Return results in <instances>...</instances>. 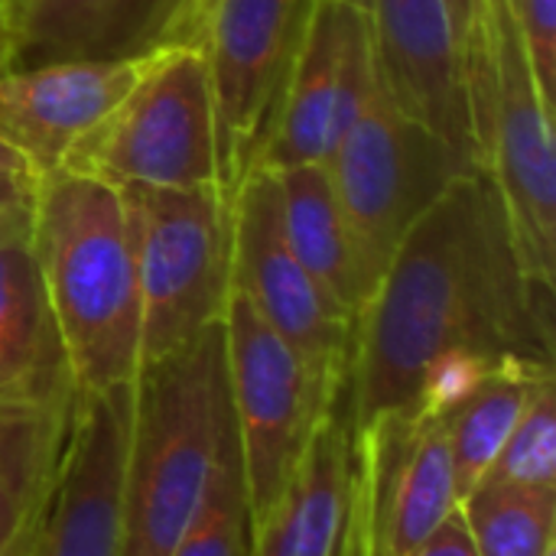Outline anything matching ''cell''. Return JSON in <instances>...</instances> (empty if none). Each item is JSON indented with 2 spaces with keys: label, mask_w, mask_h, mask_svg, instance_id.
Here are the masks:
<instances>
[{
  "label": "cell",
  "mask_w": 556,
  "mask_h": 556,
  "mask_svg": "<svg viewBox=\"0 0 556 556\" xmlns=\"http://www.w3.org/2000/svg\"><path fill=\"white\" fill-rule=\"evenodd\" d=\"M554 368V290L515 254L482 173L459 176L407 231L355 323L342 407L352 433L381 414H446L498 365Z\"/></svg>",
  "instance_id": "cell-1"
},
{
  "label": "cell",
  "mask_w": 556,
  "mask_h": 556,
  "mask_svg": "<svg viewBox=\"0 0 556 556\" xmlns=\"http://www.w3.org/2000/svg\"><path fill=\"white\" fill-rule=\"evenodd\" d=\"M29 251L78 391L134 384L140 287L121 192L68 169L33 179Z\"/></svg>",
  "instance_id": "cell-2"
},
{
  "label": "cell",
  "mask_w": 556,
  "mask_h": 556,
  "mask_svg": "<svg viewBox=\"0 0 556 556\" xmlns=\"http://www.w3.org/2000/svg\"><path fill=\"white\" fill-rule=\"evenodd\" d=\"M235 433L222 323L140 365L124 463L121 556H169Z\"/></svg>",
  "instance_id": "cell-3"
},
{
  "label": "cell",
  "mask_w": 556,
  "mask_h": 556,
  "mask_svg": "<svg viewBox=\"0 0 556 556\" xmlns=\"http://www.w3.org/2000/svg\"><path fill=\"white\" fill-rule=\"evenodd\" d=\"M469 127L479 173L489 176L521 270L556 283L554 108L541 98L525 39L505 0H485L482 29L463 52Z\"/></svg>",
  "instance_id": "cell-4"
},
{
  "label": "cell",
  "mask_w": 556,
  "mask_h": 556,
  "mask_svg": "<svg viewBox=\"0 0 556 556\" xmlns=\"http://www.w3.org/2000/svg\"><path fill=\"white\" fill-rule=\"evenodd\" d=\"M326 173L355 241L371 296L407 231L466 173H479L456 147L397 108L381 72Z\"/></svg>",
  "instance_id": "cell-5"
},
{
  "label": "cell",
  "mask_w": 556,
  "mask_h": 556,
  "mask_svg": "<svg viewBox=\"0 0 556 556\" xmlns=\"http://www.w3.org/2000/svg\"><path fill=\"white\" fill-rule=\"evenodd\" d=\"M140 287V365L222 323L231 296V205L218 186L117 189Z\"/></svg>",
  "instance_id": "cell-6"
},
{
  "label": "cell",
  "mask_w": 556,
  "mask_h": 556,
  "mask_svg": "<svg viewBox=\"0 0 556 556\" xmlns=\"http://www.w3.org/2000/svg\"><path fill=\"white\" fill-rule=\"evenodd\" d=\"M59 169L111 189L218 186L208 72L199 46H153L134 88L62 160Z\"/></svg>",
  "instance_id": "cell-7"
},
{
  "label": "cell",
  "mask_w": 556,
  "mask_h": 556,
  "mask_svg": "<svg viewBox=\"0 0 556 556\" xmlns=\"http://www.w3.org/2000/svg\"><path fill=\"white\" fill-rule=\"evenodd\" d=\"M313 0H212L189 46L202 49L215 121L218 192L231 205L270 140Z\"/></svg>",
  "instance_id": "cell-8"
},
{
  "label": "cell",
  "mask_w": 556,
  "mask_h": 556,
  "mask_svg": "<svg viewBox=\"0 0 556 556\" xmlns=\"http://www.w3.org/2000/svg\"><path fill=\"white\" fill-rule=\"evenodd\" d=\"M222 329L228 397L257 525L290 485L316 427L342 394L329 391L238 290L225 303Z\"/></svg>",
  "instance_id": "cell-9"
},
{
  "label": "cell",
  "mask_w": 556,
  "mask_h": 556,
  "mask_svg": "<svg viewBox=\"0 0 556 556\" xmlns=\"http://www.w3.org/2000/svg\"><path fill=\"white\" fill-rule=\"evenodd\" d=\"M231 290L329 391L342 394L355 319L290 251L280 222V186L270 169H254L231 202Z\"/></svg>",
  "instance_id": "cell-10"
},
{
  "label": "cell",
  "mask_w": 556,
  "mask_h": 556,
  "mask_svg": "<svg viewBox=\"0 0 556 556\" xmlns=\"http://www.w3.org/2000/svg\"><path fill=\"white\" fill-rule=\"evenodd\" d=\"M355 437L345 556H407L459 508L443 417L424 407L371 420Z\"/></svg>",
  "instance_id": "cell-11"
},
{
  "label": "cell",
  "mask_w": 556,
  "mask_h": 556,
  "mask_svg": "<svg viewBox=\"0 0 556 556\" xmlns=\"http://www.w3.org/2000/svg\"><path fill=\"white\" fill-rule=\"evenodd\" d=\"M134 384L78 391L26 556H121Z\"/></svg>",
  "instance_id": "cell-12"
},
{
  "label": "cell",
  "mask_w": 556,
  "mask_h": 556,
  "mask_svg": "<svg viewBox=\"0 0 556 556\" xmlns=\"http://www.w3.org/2000/svg\"><path fill=\"white\" fill-rule=\"evenodd\" d=\"M378 78L371 29L349 0H313L280 114L257 169L326 163Z\"/></svg>",
  "instance_id": "cell-13"
},
{
  "label": "cell",
  "mask_w": 556,
  "mask_h": 556,
  "mask_svg": "<svg viewBox=\"0 0 556 556\" xmlns=\"http://www.w3.org/2000/svg\"><path fill=\"white\" fill-rule=\"evenodd\" d=\"M147 59L150 49L0 72V143L33 176L59 169L68 150L134 88Z\"/></svg>",
  "instance_id": "cell-14"
},
{
  "label": "cell",
  "mask_w": 556,
  "mask_h": 556,
  "mask_svg": "<svg viewBox=\"0 0 556 556\" xmlns=\"http://www.w3.org/2000/svg\"><path fill=\"white\" fill-rule=\"evenodd\" d=\"M362 7L384 88L401 111L427 124L469 163L476 143L469 127L459 46L443 0H349ZM479 166V163H476Z\"/></svg>",
  "instance_id": "cell-15"
},
{
  "label": "cell",
  "mask_w": 556,
  "mask_h": 556,
  "mask_svg": "<svg viewBox=\"0 0 556 556\" xmlns=\"http://www.w3.org/2000/svg\"><path fill=\"white\" fill-rule=\"evenodd\" d=\"M75 394L72 365L29 251L26 202L0 231V410H65Z\"/></svg>",
  "instance_id": "cell-16"
},
{
  "label": "cell",
  "mask_w": 556,
  "mask_h": 556,
  "mask_svg": "<svg viewBox=\"0 0 556 556\" xmlns=\"http://www.w3.org/2000/svg\"><path fill=\"white\" fill-rule=\"evenodd\" d=\"M173 0H0V72L153 49Z\"/></svg>",
  "instance_id": "cell-17"
},
{
  "label": "cell",
  "mask_w": 556,
  "mask_h": 556,
  "mask_svg": "<svg viewBox=\"0 0 556 556\" xmlns=\"http://www.w3.org/2000/svg\"><path fill=\"white\" fill-rule=\"evenodd\" d=\"M355 495V437L342 397L316 427L290 485L254 525V556H345Z\"/></svg>",
  "instance_id": "cell-18"
},
{
  "label": "cell",
  "mask_w": 556,
  "mask_h": 556,
  "mask_svg": "<svg viewBox=\"0 0 556 556\" xmlns=\"http://www.w3.org/2000/svg\"><path fill=\"white\" fill-rule=\"evenodd\" d=\"M283 238L296 261L336 296V303L358 323L371 303V283L365 280L355 241L332 192L323 163H303L277 173Z\"/></svg>",
  "instance_id": "cell-19"
},
{
  "label": "cell",
  "mask_w": 556,
  "mask_h": 556,
  "mask_svg": "<svg viewBox=\"0 0 556 556\" xmlns=\"http://www.w3.org/2000/svg\"><path fill=\"white\" fill-rule=\"evenodd\" d=\"M547 378H554V368L521 362L498 365L482 375L476 388L443 414L459 502L482 482L511 427Z\"/></svg>",
  "instance_id": "cell-20"
},
{
  "label": "cell",
  "mask_w": 556,
  "mask_h": 556,
  "mask_svg": "<svg viewBox=\"0 0 556 556\" xmlns=\"http://www.w3.org/2000/svg\"><path fill=\"white\" fill-rule=\"evenodd\" d=\"M65 424L68 407L0 410V556L46 502L59 466Z\"/></svg>",
  "instance_id": "cell-21"
},
{
  "label": "cell",
  "mask_w": 556,
  "mask_h": 556,
  "mask_svg": "<svg viewBox=\"0 0 556 556\" xmlns=\"http://www.w3.org/2000/svg\"><path fill=\"white\" fill-rule=\"evenodd\" d=\"M459 511L479 556H551L556 551V489L476 485Z\"/></svg>",
  "instance_id": "cell-22"
},
{
  "label": "cell",
  "mask_w": 556,
  "mask_h": 556,
  "mask_svg": "<svg viewBox=\"0 0 556 556\" xmlns=\"http://www.w3.org/2000/svg\"><path fill=\"white\" fill-rule=\"evenodd\" d=\"M169 556H254V518L238 433L225 446L189 528L179 534Z\"/></svg>",
  "instance_id": "cell-23"
},
{
  "label": "cell",
  "mask_w": 556,
  "mask_h": 556,
  "mask_svg": "<svg viewBox=\"0 0 556 556\" xmlns=\"http://www.w3.org/2000/svg\"><path fill=\"white\" fill-rule=\"evenodd\" d=\"M479 485H528V489H556V384L547 378L518 424L511 427L508 440L502 443L498 456L492 459L489 472Z\"/></svg>",
  "instance_id": "cell-24"
},
{
  "label": "cell",
  "mask_w": 556,
  "mask_h": 556,
  "mask_svg": "<svg viewBox=\"0 0 556 556\" xmlns=\"http://www.w3.org/2000/svg\"><path fill=\"white\" fill-rule=\"evenodd\" d=\"M525 39L541 98L554 108L556 81V0H505Z\"/></svg>",
  "instance_id": "cell-25"
},
{
  "label": "cell",
  "mask_w": 556,
  "mask_h": 556,
  "mask_svg": "<svg viewBox=\"0 0 556 556\" xmlns=\"http://www.w3.org/2000/svg\"><path fill=\"white\" fill-rule=\"evenodd\" d=\"M407 556H479V551L472 544V534L466 528L463 511L456 508L453 515H446Z\"/></svg>",
  "instance_id": "cell-26"
},
{
  "label": "cell",
  "mask_w": 556,
  "mask_h": 556,
  "mask_svg": "<svg viewBox=\"0 0 556 556\" xmlns=\"http://www.w3.org/2000/svg\"><path fill=\"white\" fill-rule=\"evenodd\" d=\"M208 3L212 0H179L173 7V13L166 16V23H163V29H160L153 46H179V42L189 46L192 33H195V26H199V20H202Z\"/></svg>",
  "instance_id": "cell-27"
},
{
  "label": "cell",
  "mask_w": 556,
  "mask_h": 556,
  "mask_svg": "<svg viewBox=\"0 0 556 556\" xmlns=\"http://www.w3.org/2000/svg\"><path fill=\"white\" fill-rule=\"evenodd\" d=\"M443 3H446L450 23H453L456 46H459V62H463L466 46H469V42H472V36L482 29V20H485V0H443Z\"/></svg>",
  "instance_id": "cell-28"
},
{
  "label": "cell",
  "mask_w": 556,
  "mask_h": 556,
  "mask_svg": "<svg viewBox=\"0 0 556 556\" xmlns=\"http://www.w3.org/2000/svg\"><path fill=\"white\" fill-rule=\"evenodd\" d=\"M33 179L36 176H29V173H0V231L29 202Z\"/></svg>",
  "instance_id": "cell-29"
},
{
  "label": "cell",
  "mask_w": 556,
  "mask_h": 556,
  "mask_svg": "<svg viewBox=\"0 0 556 556\" xmlns=\"http://www.w3.org/2000/svg\"><path fill=\"white\" fill-rule=\"evenodd\" d=\"M36 518H39V511H36V515H33V521H29V525H26V528H23V531H20L16 538H13V544H10V547L3 551V556H26V554H29V541H33V531H36Z\"/></svg>",
  "instance_id": "cell-30"
},
{
  "label": "cell",
  "mask_w": 556,
  "mask_h": 556,
  "mask_svg": "<svg viewBox=\"0 0 556 556\" xmlns=\"http://www.w3.org/2000/svg\"><path fill=\"white\" fill-rule=\"evenodd\" d=\"M0 173H29V169L23 166V160H20L10 147L0 143ZM29 176H33V173H29Z\"/></svg>",
  "instance_id": "cell-31"
},
{
  "label": "cell",
  "mask_w": 556,
  "mask_h": 556,
  "mask_svg": "<svg viewBox=\"0 0 556 556\" xmlns=\"http://www.w3.org/2000/svg\"><path fill=\"white\" fill-rule=\"evenodd\" d=\"M551 556H556V551H554V554H551Z\"/></svg>",
  "instance_id": "cell-32"
}]
</instances>
